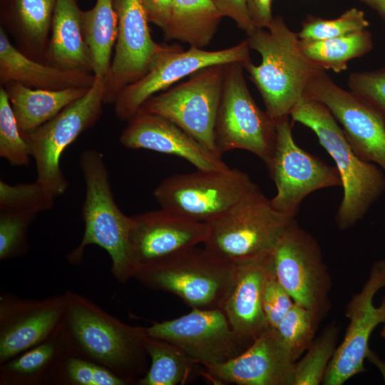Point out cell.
I'll list each match as a JSON object with an SVG mask.
<instances>
[{"label": "cell", "instance_id": "6da1fadb", "mask_svg": "<svg viewBox=\"0 0 385 385\" xmlns=\"http://www.w3.org/2000/svg\"><path fill=\"white\" fill-rule=\"evenodd\" d=\"M68 307L63 325L71 355L96 362L137 384L149 369L147 327L128 324L86 297L65 291Z\"/></svg>", "mask_w": 385, "mask_h": 385}, {"label": "cell", "instance_id": "7a4b0ae2", "mask_svg": "<svg viewBox=\"0 0 385 385\" xmlns=\"http://www.w3.org/2000/svg\"><path fill=\"white\" fill-rule=\"evenodd\" d=\"M250 49L261 56V63L243 64L259 91L266 113L275 122L289 118L297 101L321 69L302 53L298 34L283 18L274 16L267 29H255L246 38Z\"/></svg>", "mask_w": 385, "mask_h": 385}, {"label": "cell", "instance_id": "3957f363", "mask_svg": "<svg viewBox=\"0 0 385 385\" xmlns=\"http://www.w3.org/2000/svg\"><path fill=\"white\" fill-rule=\"evenodd\" d=\"M289 117L311 129L334 160L343 188L336 225L340 230L351 228L385 192L384 173L354 153L329 110L305 93L292 109Z\"/></svg>", "mask_w": 385, "mask_h": 385}, {"label": "cell", "instance_id": "277c9868", "mask_svg": "<svg viewBox=\"0 0 385 385\" xmlns=\"http://www.w3.org/2000/svg\"><path fill=\"white\" fill-rule=\"evenodd\" d=\"M79 164L86 184L82 207L85 230L80 244L68 254V260L78 264L87 246L98 245L109 255L113 277L125 283L133 274L129 250L130 216L125 215L115 202L103 155L94 149L86 150L81 154Z\"/></svg>", "mask_w": 385, "mask_h": 385}, {"label": "cell", "instance_id": "5b68a950", "mask_svg": "<svg viewBox=\"0 0 385 385\" xmlns=\"http://www.w3.org/2000/svg\"><path fill=\"white\" fill-rule=\"evenodd\" d=\"M294 217L277 211L255 184L232 207L210 221L204 247L237 266L270 255Z\"/></svg>", "mask_w": 385, "mask_h": 385}, {"label": "cell", "instance_id": "8992f818", "mask_svg": "<svg viewBox=\"0 0 385 385\" xmlns=\"http://www.w3.org/2000/svg\"><path fill=\"white\" fill-rule=\"evenodd\" d=\"M238 270L205 247H195L136 270L133 278L150 289L176 295L192 309H222Z\"/></svg>", "mask_w": 385, "mask_h": 385}, {"label": "cell", "instance_id": "52a82bcc", "mask_svg": "<svg viewBox=\"0 0 385 385\" xmlns=\"http://www.w3.org/2000/svg\"><path fill=\"white\" fill-rule=\"evenodd\" d=\"M242 63L225 65L222 92L214 129L217 153L233 150L252 153L265 163L276 138V122L262 111L247 87Z\"/></svg>", "mask_w": 385, "mask_h": 385}, {"label": "cell", "instance_id": "ba28073f", "mask_svg": "<svg viewBox=\"0 0 385 385\" xmlns=\"http://www.w3.org/2000/svg\"><path fill=\"white\" fill-rule=\"evenodd\" d=\"M87 93L53 118L22 135L36 169V181L56 197L68 188V181L60 166L64 150L83 132L92 128L103 113L105 78L95 76Z\"/></svg>", "mask_w": 385, "mask_h": 385}, {"label": "cell", "instance_id": "9c48e42d", "mask_svg": "<svg viewBox=\"0 0 385 385\" xmlns=\"http://www.w3.org/2000/svg\"><path fill=\"white\" fill-rule=\"evenodd\" d=\"M255 185L237 168L197 170L165 178L153 196L160 208L208 223L232 207Z\"/></svg>", "mask_w": 385, "mask_h": 385}, {"label": "cell", "instance_id": "30bf717a", "mask_svg": "<svg viewBox=\"0 0 385 385\" xmlns=\"http://www.w3.org/2000/svg\"><path fill=\"white\" fill-rule=\"evenodd\" d=\"M225 65L199 69L185 81L149 98L138 111L167 118L218 156L214 129L222 92Z\"/></svg>", "mask_w": 385, "mask_h": 385}, {"label": "cell", "instance_id": "8fae6325", "mask_svg": "<svg viewBox=\"0 0 385 385\" xmlns=\"http://www.w3.org/2000/svg\"><path fill=\"white\" fill-rule=\"evenodd\" d=\"M272 259L277 279L294 302L321 321L331 309L332 280L317 240L294 219L274 247Z\"/></svg>", "mask_w": 385, "mask_h": 385}, {"label": "cell", "instance_id": "7c38bea8", "mask_svg": "<svg viewBox=\"0 0 385 385\" xmlns=\"http://www.w3.org/2000/svg\"><path fill=\"white\" fill-rule=\"evenodd\" d=\"M289 118L276 122L274 148L265 164L277 189L270 199L272 207L295 217L307 195L320 189L342 186V180L336 167L297 145Z\"/></svg>", "mask_w": 385, "mask_h": 385}, {"label": "cell", "instance_id": "4fadbf2b", "mask_svg": "<svg viewBox=\"0 0 385 385\" xmlns=\"http://www.w3.org/2000/svg\"><path fill=\"white\" fill-rule=\"evenodd\" d=\"M250 51L246 39L217 51L195 47L185 51L178 43L170 45L143 77L120 92L113 103L115 114L119 120L128 121L151 96L166 91L200 68L236 62L245 64L251 61Z\"/></svg>", "mask_w": 385, "mask_h": 385}, {"label": "cell", "instance_id": "5bb4252c", "mask_svg": "<svg viewBox=\"0 0 385 385\" xmlns=\"http://www.w3.org/2000/svg\"><path fill=\"white\" fill-rule=\"evenodd\" d=\"M148 336L171 342L202 366L237 356L252 343L237 334L222 309H197L178 318L153 322Z\"/></svg>", "mask_w": 385, "mask_h": 385}, {"label": "cell", "instance_id": "9a60e30c", "mask_svg": "<svg viewBox=\"0 0 385 385\" xmlns=\"http://www.w3.org/2000/svg\"><path fill=\"white\" fill-rule=\"evenodd\" d=\"M385 287V260L375 262L361 291L346 308L349 323L342 342L337 347L326 371L322 384L342 385L364 372V360L370 351L369 341L374 329L385 323V297L379 307L374 297Z\"/></svg>", "mask_w": 385, "mask_h": 385}, {"label": "cell", "instance_id": "2e32d148", "mask_svg": "<svg viewBox=\"0 0 385 385\" xmlns=\"http://www.w3.org/2000/svg\"><path fill=\"white\" fill-rule=\"evenodd\" d=\"M118 19L115 53L105 78L104 104H113L120 92L143 77L170 45L156 43L140 0H113Z\"/></svg>", "mask_w": 385, "mask_h": 385}, {"label": "cell", "instance_id": "e0dca14e", "mask_svg": "<svg viewBox=\"0 0 385 385\" xmlns=\"http://www.w3.org/2000/svg\"><path fill=\"white\" fill-rule=\"evenodd\" d=\"M305 93L329 110L354 153L385 174V126L377 115L351 91L339 86L324 69L312 78Z\"/></svg>", "mask_w": 385, "mask_h": 385}, {"label": "cell", "instance_id": "ac0fdd59", "mask_svg": "<svg viewBox=\"0 0 385 385\" xmlns=\"http://www.w3.org/2000/svg\"><path fill=\"white\" fill-rule=\"evenodd\" d=\"M68 307L66 292L43 299L0 295V364L57 334Z\"/></svg>", "mask_w": 385, "mask_h": 385}, {"label": "cell", "instance_id": "d6986e66", "mask_svg": "<svg viewBox=\"0 0 385 385\" xmlns=\"http://www.w3.org/2000/svg\"><path fill=\"white\" fill-rule=\"evenodd\" d=\"M207 235V223L163 208L130 216L129 250L133 274L203 244Z\"/></svg>", "mask_w": 385, "mask_h": 385}, {"label": "cell", "instance_id": "ffe728a7", "mask_svg": "<svg viewBox=\"0 0 385 385\" xmlns=\"http://www.w3.org/2000/svg\"><path fill=\"white\" fill-rule=\"evenodd\" d=\"M295 363L270 327L240 355L222 364L202 366L200 375L213 384L293 385Z\"/></svg>", "mask_w": 385, "mask_h": 385}, {"label": "cell", "instance_id": "44dd1931", "mask_svg": "<svg viewBox=\"0 0 385 385\" xmlns=\"http://www.w3.org/2000/svg\"><path fill=\"white\" fill-rule=\"evenodd\" d=\"M120 142L129 149H145L180 157L197 170H221L229 166L172 121L138 111L129 120Z\"/></svg>", "mask_w": 385, "mask_h": 385}, {"label": "cell", "instance_id": "7402d4cb", "mask_svg": "<svg viewBox=\"0 0 385 385\" xmlns=\"http://www.w3.org/2000/svg\"><path fill=\"white\" fill-rule=\"evenodd\" d=\"M92 73L61 68L29 58L10 41L0 26V83L16 82L27 87L44 90L68 88H90L94 83Z\"/></svg>", "mask_w": 385, "mask_h": 385}, {"label": "cell", "instance_id": "603a6c76", "mask_svg": "<svg viewBox=\"0 0 385 385\" xmlns=\"http://www.w3.org/2000/svg\"><path fill=\"white\" fill-rule=\"evenodd\" d=\"M57 0H1V26L16 48L38 61H46Z\"/></svg>", "mask_w": 385, "mask_h": 385}, {"label": "cell", "instance_id": "cb8c5ba5", "mask_svg": "<svg viewBox=\"0 0 385 385\" xmlns=\"http://www.w3.org/2000/svg\"><path fill=\"white\" fill-rule=\"evenodd\" d=\"M271 255L238 266L235 285L222 307L232 329L251 342L270 328L262 308V287Z\"/></svg>", "mask_w": 385, "mask_h": 385}, {"label": "cell", "instance_id": "d4e9b609", "mask_svg": "<svg viewBox=\"0 0 385 385\" xmlns=\"http://www.w3.org/2000/svg\"><path fill=\"white\" fill-rule=\"evenodd\" d=\"M46 63L93 73V57L82 26L78 0H57Z\"/></svg>", "mask_w": 385, "mask_h": 385}, {"label": "cell", "instance_id": "484cf974", "mask_svg": "<svg viewBox=\"0 0 385 385\" xmlns=\"http://www.w3.org/2000/svg\"><path fill=\"white\" fill-rule=\"evenodd\" d=\"M71 355L61 329L57 334L0 364V385H56Z\"/></svg>", "mask_w": 385, "mask_h": 385}, {"label": "cell", "instance_id": "4316f807", "mask_svg": "<svg viewBox=\"0 0 385 385\" xmlns=\"http://www.w3.org/2000/svg\"><path fill=\"white\" fill-rule=\"evenodd\" d=\"M2 86L23 135L53 118L67 106L83 96L89 89L78 87L56 91L36 89L16 82Z\"/></svg>", "mask_w": 385, "mask_h": 385}, {"label": "cell", "instance_id": "83f0119b", "mask_svg": "<svg viewBox=\"0 0 385 385\" xmlns=\"http://www.w3.org/2000/svg\"><path fill=\"white\" fill-rule=\"evenodd\" d=\"M222 19L211 0H173L171 17L163 31V38L204 49L213 39Z\"/></svg>", "mask_w": 385, "mask_h": 385}, {"label": "cell", "instance_id": "f1b7e54d", "mask_svg": "<svg viewBox=\"0 0 385 385\" xmlns=\"http://www.w3.org/2000/svg\"><path fill=\"white\" fill-rule=\"evenodd\" d=\"M145 344L150 364L137 385L185 384L194 376H200L202 366L175 344L150 336Z\"/></svg>", "mask_w": 385, "mask_h": 385}, {"label": "cell", "instance_id": "f546056e", "mask_svg": "<svg viewBox=\"0 0 385 385\" xmlns=\"http://www.w3.org/2000/svg\"><path fill=\"white\" fill-rule=\"evenodd\" d=\"M82 26L92 53L93 73L105 78L118 34V19L113 0H96L92 9L82 11Z\"/></svg>", "mask_w": 385, "mask_h": 385}, {"label": "cell", "instance_id": "4dcf8cb0", "mask_svg": "<svg viewBox=\"0 0 385 385\" xmlns=\"http://www.w3.org/2000/svg\"><path fill=\"white\" fill-rule=\"evenodd\" d=\"M300 48L312 63L324 70L340 73L349 61L364 56L373 48L371 32L366 29L322 41L299 39Z\"/></svg>", "mask_w": 385, "mask_h": 385}, {"label": "cell", "instance_id": "1f68e13d", "mask_svg": "<svg viewBox=\"0 0 385 385\" xmlns=\"http://www.w3.org/2000/svg\"><path fill=\"white\" fill-rule=\"evenodd\" d=\"M339 328L329 324L311 343L306 354L295 363L293 385L322 384L326 371L337 349Z\"/></svg>", "mask_w": 385, "mask_h": 385}, {"label": "cell", "instance_id": "d6a6232c", "mask_svg": "<svg viewBox=\"0 0 385 385\" xmlns=\"http://www.w3.org/2000/svg\"><path fill=\"white\" fill-rule=\"evenodd\" d=\"M319 322L312 312L294 302L274 330L297 361L314 340Z\"/></svg>", "mask_w": 385, "mask_h": 385}, {"label": "cell", "instance_id": "836d02e7", "mask_svg": "<svg viewBox=\"0 0 385 385\" xmlns=\"http://www.w3.org/2000/svg\"><path fill=\"white\" fill-rule=\"evenodd\" d=\"M369 25L364 11L354 7L334 19L308 15L297 34L300 40L322 41L366 29Z\"/></svg>", "mask_w": 385, "mask_h": 385}, {"label": "cell", "instance_id": "e575fe53", "mask_svg": "<svg viewBox=\"0 0 385 385\" xmlns=\"http://www.w3.org/2000/svg\"><path fill=\"white\" fill-rule=\"evenodd\" d=\"M55 198L36 180L16 185L0 181V211L38 214L52 208Z\"/></svg>", "mask_w": 385, "mask_h": 385}, {"label": "cell", "instance_id": "d590c367", "mask_svg": "<svg viewBox=\"0 0 385 385\" xmlns=\"http://www.w3.org/2000/svg\"><path fill=\"white\" fill-rule=\"evenodd\" d=\"M0 156L13 166H28L31 157L28 144L2 86L0 88Z\"/></svg>", "mask_w": 385, "mask_h": 385}, {"label": "cell", "instance_id": "8d00e7d4", "mask_svg": "<svg viewBox=\"0 0 385 385\" xmlns=\"http://www.w3.org/2000/svg\"><path fill=\"white\" fill-rule=\"evenodd\" d=\"M38 214L0 211V260L24 255L28 251L27 235Z\"/></svg>", "mask_w": 385, "mask_h": 385}, {"label": "cell", "instance_id": "74e56055", "mask_svg": "<svg viewBox=\"0 0 385 385\" xmlns=\"http://www.w3.org/2000/svg\"><path fill=\"white\" fill-rule=\"evenodd\" d=\"M56 385H128L107 368L70 355L58 374Z\"/></svg>", "mask_w": 385, "mask_h": 385}, {"label": "cell", "instance_id": "f35d334b", "mask_svg": "<svg viewBox=\"0 0 385 385\" xmlns=\"http://www.w3.org/2000/svg\"><path fill=\"white\" fill-rule=\"evenodd\" d=\"M347 82L349 91L360 98L385 126V68L351 73Z\"/></svg>", "mask_w": 385, "mask_h": 385}, {"label": "cell", "instance_id": "ab89813d", "mask_svg": "<svg viewBox=\"0 0 385 385\" xmlns=\"http://www.w3.org/2000/svg\"><path fill=\"white\" fill-rule=\"evenodd\" d=\"M293 304L292 298L277 279L271 255L262 287V308L270 327L276 328Z\"/></svg>", "mask_w": 385, "mask_h": 385}, {"label": "cell", "instance_id": "60d3db41", "mask_svg": "<svg viewBox=\"0 0 385 385\" xmlns=\"http://www.w3.org/2000/svg\"><path fill=\"white\" fill-rule=\"evenodd\" d=\"M222 17L233 20L246 35L251 34L255 26L249 15L247 0H211Z\"/></svg>", "mask_w": 385, "mask_h": 385}, {"label": "cell", "instance_id": "b9f144b4", "mask_svg": "<svg viewBox=\"0 0 385 385\" xmlns=\"http://www.w3.org/2000/svg\"><path fill=\"white\" fill-rule=\"evenodd\" d=\"M140 1L148 22L164 31L171 17L173 0Z\"/></svg>", "mask_w": 385, "mask_h": 385}, {"label": "cell", "instance_id": "7bdbcfd3", "mask_svg": "<svg viewBox=\"0 0 385 385\" xmlns=\"http://www.w3.org/2000/svg\"><path fill=\"white\" fill-rule=\"evenodd\" d=\"M272 0H247L250 17L255 29H267L274 16Z\"/></svg>", "mask_w": 385, "mask_h": 385}, {"label": "cell", "instance_id": "ee69618b", "mask_svg": "<svg viewBox=\"0 0 385 385\" xmlns=\"http://www.w3.org/2000/svg\"><path fill=\"white\" fill-rule=\"evenodd\" d=\"M385 20V0H359Z\"/></svg>", "mask_w": 385, "mask_h": 385}, {"label": "cell", "instance_id": "f6af8a7d", "mask_svg": "<svg viewBox=\"0 0 385 385\" xmlns=\"http://www.w3.org/2000/svg\"><path fill=\"white\" fill-rule=\"evenodd\" d=\"M381 336L385 339V323L381 330Z\"/></svg>", "mask_w": 385, "mask_h": 385}]
</instances>
